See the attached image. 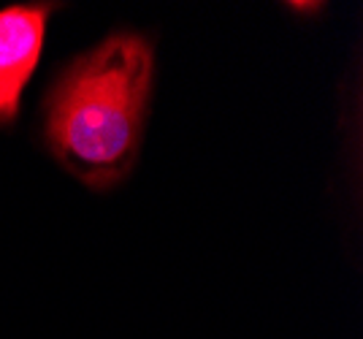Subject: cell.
Instances as JSON below:
<instances>
[{
    "mask_svg": "<svg viewBox=\"0 0 363 339\" xmlns=\"http://www.w3.org/2000/svg\"><path fill=\"white\" fill-rule=\"evenodd\" d=\"M46 16V6H11L0 11V125L16 117L19 95L44 47Z\"/></svg>",
    "mask_w": 363,
    "mask_h": 339,
    "instance_id": "cell-2",
    "label": "cell"
},
{
    "mask_svg": "<svg viewBox=\"0 0 363 339\" xmlns=\"http://www.w3.org/2000/svg\"><path fill=\"white\" fill-rule=\"evenodd\" d=\"M152 71L150 44L122 33L76 60L55 87L46 120L49 147L84 185H117L130 171Z\"/></svg>",
    "mask_w": 363,
    "mask_h": 339,
    "instance_id": "cell-1",
    "label": "cell"
}]
</instances>
